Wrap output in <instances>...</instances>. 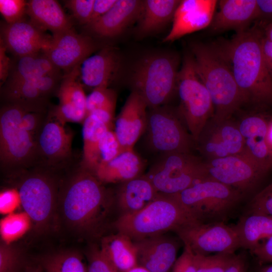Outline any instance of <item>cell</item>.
<instances>
[{
	"label": "cell",
	"mask_w": 272,
	"mask_h": 272,
	"mask_svg": "<svg viewBox=\"0 0 272 272\" xmlns=\"http://www.w3.org/2000/svg\"><path fill=\"white\" fill-rule=\"evenodd\" d=\"M120 64V58L114 49L103 48L81 63L80 79L82 84L93 90L108 87L118 75Z\"/></svg>",
	"instance_id": "cb8c5ba5"
},
{
	"label": "cell",
	"mask_w": 272,
	"mask_h": 272,
	"mask_svg": "<svg viewBox=\"0 0 272 272\" xmlns=\"http://www.w3.org/2000/svg\"><path fill=\"white\" fill-rule=\"evenodd\" d=\"M7 48L0 39V81L1 86L9 77L11 70V61L7 55Z\"/></svg>",
	"instance_id": "c3c4849f"
},
{
	"label": "cell",
	"mask_w": 272,
	"mask_h": 272,
	"mask_svg": "<svg viewBox=\"0 0 272 272\" xmlns=\"http://www.w3.org/2000/svg\"><path fill=\"white\" fill-rule=\"evenodd\" d=\"M81 168L64 187L60 199L61 212L72 229L94 236L101 230L114 197L95 175Z\"/></svg>",
	"instance_id": "7a4b0ae2"
},
{
	"label": "cell",
	"mask_w": 272,
	"mask_h": 272,
	"mask_svg": "<svg viewBox=\"0 0 272 272\" xmlns=\"http://www.w3.org/2000/svg\"><path fill=\"white\" fill-rule=\"evenodd\" d=\"M38 263L44 272H87L81 256L75 251H61L42 256Z\"/></svg>",
	"instance_id": "836d02e7"
},
{
	"label": "cell",
	"mask_w": 272,
	"mask_h": 272,
	"mask_svg": "<svg viewBox=\"0 0 272 272\" xmlns=\"http://www.w3.org/2000/svg\"><path fill=\"white\" fill-rule=\"evenodd\" d=\"M195 254L196 272H225L236 254L219 253L213 255Z\"/></svg>",
	"instance_id": "d590c367"
},
{
	"label": "cell",
	"mask_w": 272,
	"mask_h": 272,
	"mask_svg": "<svg viewBox=\"0 0 272 272\" xmlns=\"http://www.w3.org/2000/svg\"><path fill=\"white\" fill-rule=\"evenodd\" d=\"M181 1L147 0L144 1V9L139 30L142 34L155 32L172 18Z\"/></svg>",
	"instance_id": "1f68e13d"
},
{
	"label": "cell",
	"mask_w": 272,
	"mask_h": 272,
	"mask_svg": "<svg viewBox=\"0 0 272 272\" xmlns=\"http://www.w3.org/2000/svg\"><path fill=\"white\" fill-rule=\"evenodd\" d=\"M83 148L81 167L93 173L98 164V150L103 135L112 127L92 114L83 123Z\"/></svg>",
	"instance_id": "4dcf8cb0"
},
{
	"label": "cell",
	"mask_w": 272,
	"mask_h": 272,
	"mask_svg": "<svg viewBox=\"0 0 272 272\" xmlns=\"http://www.w3.org/2000/svg\"><path fill=\"white\" fill-rule=\"evenodd\" d=\"M180 100L179 112L194 142L213 117L214 108L205 86L198 76L192 55H186L177 77Z\"/></svg>",
	"instance_id": "ba28073f"
},
{
	"label": "cell",
	"mask_w": 272,
	"mask_h": 272,
	"mask_svg": "<svg viewBox=\"0 0 272 272\" xmlns=\"http://www.w3.org/2000/svg\"><path fill=\"white\" fill-rule=\"evenodd\" d=\"M187 130L179 111L165 105L149 109L145 131L149 148L154 152L190 153L194 140Z\"/></svg>",
	"instance_id": "8fae6325"
},
{
	"label": "cell",
	"mask_w": 272,
	"mask_h": 272,
	"mask_svg": "<svg viewBox=\"0 0 272 272\" xmlns=\"http://www.w3.org/2000/svg\"><path fill=\"white\" fill-rule=\"evenodd\" d=\"M246 212L272 217V182L254 195Z\"/></svg>",
	"instance_id": "ab89813d"
},
{
	"label": "cell",
	"mask_w": 272,
	"mask_h": 272,
	"mask_svg": "<svg viewBox=\"0 0 272 272\" xmlns=\"http://www.w3.org/2000/svg\"><path fill=\"white\" fill-rule=\"evenodd\" d=\"M256 272H272V264L259 267Z\"/></svg>",
	"instance_id": "11a10c76"
},
{
	"label": "cell",
	"mask_w": 272,
	"mask_h": 272,
	"mask_svg": "<svg viewBox=\"0 0 272 272\" xmlns=\"http://www.w3.org/2000/svg\"><path fill=\"white\" fill-rule=\"evenodd\" d=\"M144 166L143 160L132 149L100 164L93 174L102 183H121L142 175Z\"/></svg>",
	"instance_id": "484cf974"
},
{
	"label": "cell",
	"mask_w": 272,
	"mask_h": 272,
	"mask_svg": "<svg viewBox=\"0 0 272 272\" xmlns=\"http://www.w3.org/2000/svg\"><path fill=\"white\" fill-rule=\"evenodd\" d=\"M158 192L146 175L120 183L116 202L121 215L138 212L152 202Z\"/></svg>",
	"instance_id": "4316f807"
},
{
	"label": "cell",
	"mask_w": 272,
	"mask_h": 272,
	"mask_svg": "<svg viewBox=\"0 0 272 272\" xmlns=\"http://www.w3.org/2000/svg\"><path fill=\"white\" fill-rule=\"evenodd\" d=\"M27 110L39 111L28 106L12 103L1 109V168L12 174H21L39 164L37 138L21 123L23 114Z\"/></svg>",
	"instance_id": "5b68a950"
},
{
	"label": "cell",
	"mask_w": 272,
	"mask_h": 272,
	"mask_svg": "<svg viewBox=\"0 0 272 272\" xmlns=\"http://www.w3.org/2000/svg\"><path fill=\"white\" fill-rule=\"evenodd\" d=\"M209 178L231 186L242 193L255 190L268 173L242 152L205 162Z\"/></svg>",
	"instance_id": "7c38bea8"
},
{
	"label": "cell",
	"mask_w": 272,
	"mask_h": 272,
	"mask_svg": "<svg viewBox=\"0 0 272 272\" xmlns=\"http://www.w3.org/2000/svg\"><path fill=\"white\" fill-rule=\"evenodd\" d=\"M126 272H151L146 268L139 265L133 267Z\"/></svg>",
	"instance_id": "db71d44e"
},
{
	"label": "cell",
	"mask_w": 272,
	"mask_h": 272,
	"mask_svg": "<svg viewBox=\"0 0 272 272\" xmlns=\"http://www.w3.org/2000/svg\"><path fill=\"white\" fill-rule=\"evenodd\" d=\"M99 247L106 258L119 272H126L138 265L134 242L125 234L117 232L102 237Z\"/></svg>",
	"instance_id": "f546056e"
},
{
	"label": "cell",
	"mask_w": 272,
	"mask_h": 272,
	"mask_svg": "<svg viewBox=\"0 0 272 272\" xmlns=\"http://www.w3.org/2000/svg\"><path fill=\"white\" fill-rule=\"evenodd\" d=\"M225 272H246V262L244 255L241 253L236 254Z\"/></svg>",
	"instance_id": "816d5d0a"
},
{
	"label": "cell",
	"mask_w": 272,
	"mask_h": 272,
	"mask_svg": "<svg viewBox=\"0 0 272 272\" xmlns=\"http://www.w3.org/2000/svg\"><path fill=\"white\" fill-rule=\"evenodd\" d=\"M116 100L115 92L108 87L93 89L86 98L87 115L99 109L115 110Z\"/></svg>",
	"instance_id": "8d00e7d4"
},
{
	"label": "cell",
	"mask_w": 272,
	"mask_h": 272,
	"mask_svg": "<svg viewBox=\"0 0 272 272\" xmlns=\"http://www.w3.org/2000/svg\"><path fill=\"white\" fill-rule=\"evenodd\" d=\"M80 65L63 77L57 91L59 104L49 112L63 125L67 122L83 123L87 116V96L79 80Z\"/></svg>",
	"instance_id": "e0dca14e"
},
{
	"label": "cell",
	"mask_w": 272,
	"mask_h": 272,
	"mask_svg": "<svg viewBox=\"0 0 272 272\" xmlns=\"http://www.w3.org/2000/svg\"><path fill=\"white\" fill-rule=\"evenodd\" d=\"M87 272H119L106 258L99 246H92L87 252Z\"/></svg>",
	"instance_id": "b9f144b4"
},
{
	"label": "cell",
	"mask_w": 272,
	"mask_h": 272,
	"mask_svg": "<svg viewBox=\"0 0 272 272\" xmlns=\"http://www.w3.org/2000/svg\"><path fill=\"white\" fill-rule=\"evenodd\" d=\"M21 272H44L41 266L37 264H26Z\"/></svg>",
	"instance_id": "f5cc1de1"
},
{
	"label": "cell",
	"mask_w": 272,
	"mask_h": 272,
	"mask_svg": "<svg viewBox=\"0 0 272 272\" xmlns=\"http://www.w3.org/2000/svg\"><path fill=\"white\" fill-rule=\"evenodd\" d=\"M27 3L24 0H0V12L8 24L23 20Z\"/></svg>",
	"instance_id": "60d3db41"
},
{
	"label": "cell",
	"mask_w": 272,
	"mask_h": 272,
	"mask_svg": "<svg viewBox=\"0 0 272 272\" xmlns=\"http://www.w3.org/2000/svg\"><path fill=\"white\" fill-rule=\"evenodd\" d=\"M177 61L167 54H154L141 60L132 76L133 91L149 109L165 105L177 89Z\"/></svg>",
	"instance_id": "52a82bcc"
},
{
	"label": "cell",
	"mask_w": 272,
	"mask_h": 272,
	"mask_svg": "<svg viewBox=\"0 0 272 272\" xmlns=\"http://www.w3.org/2000/svg\"><path fill=\"white\" fill-rule=\"evenodd\" d=\"M195 221H198L173 195L159 193L141 210L120 215L113 225L117 232L134 241L169 231L175 232Z\"/></svg>",
	"instance_id": "277c9868"
},
{
	"label": "cell",
	"mask_w": 272,
	"mask_h": 272,
	"mask_svg": "<svg viewBox=\"0 0 272 272\" xmlns=\"http://www.w3.org/2000/svg\"><path fill=\"white\" fill-rule=\"evenodd\" d=\"M9 80H34L43 76L58 74L55 66L43 52L18 57Z\"/></svg>",
	"instance_id": "d6a6232c"
},
{
	"label": "cell",
	"mask_w": 272,
	"mask_h": 272,
	"mask_svg": "<svg viewBox=\"0 0 272 272\" xmlns=\"http://www.w3.org/2000/svg\"><path fill=\"white\" fill-rule=\"evenodd\" d=\"M233 228L240 248L251 252L272 236V217L245 212Z\"/></svg>",
	"instance_id": "f1b7e54d"
},
{
	"label": "cell",
	"mask_w": 272,
	"mask_h": 272,
	"mask_svg": "<svg viewBox=\"0 0 272 272\" xmlns=\"http://www.w3.org/2000/svg\"><path fill=\"white\" fill-rule=\"evenodd\" d=\"M173 195L203 223H225L233 217L244 197L237 189L209 178Z\"/></svg>",
	"instance_id": "8992f818"
},
{
	"label": "cell",
	"mask_w": 272,
	"mask_h": 272,
	"mask_svg": "<svg viewBox=\"0 0 272 272\" xmlns=\"http://www.w3.org/2000/svg\"><path fill=\"white\" fill-rule=\"evenodd\" d=\"M159 193L174 195L208 178L205 162L190 153L160 157L145 174Z\"/></svg>",
	"instance_id": "9c48e42d"
},
{
	"label": "cell",
	"mask_w": 272,
	"mask_h": 272,
	"mask_svg": "<svg viewBox=\"0 0 272 272\" xmlns=\"http://www.w3.org/2000/svg\"><path fill=\"white\" fill-rule=\"evenodd\" d=\"M26 265L20 250L11 244L1 243L0 272H21Z\"/></svg>",
	"instance_id": "74e56055"
},
{
	"label": "cell",
	"mask_w": 272,
	"mask_h": 272,
	"mask_svg": "<svg viewBox=\"0 0 272 272\" xmlns=\"http://www.w3.org/2000/svg\"><path fill=\"white\" fill-rule=\"evenodd\" d=\"M200 152L208 159L241 153L244 141L238 125L229 119H211L195 142Z\"/></svg>",
	"instance_id": "5bb4252c"
},
{
	"label": "cell",
	"mask_w": 272,
	"mask_h": 272,
	"mask_svg": "<svg viewBox=\"0 0 272 272\" xmlns=\"http://www.w3.org/2000/svg\"><path fill=\"white\" fill-rule=\"evenodd\" d=\"M124 151L114 131L112 129L107 130L103 135L99 143L98 166L101 163L112 160Z\"/></svg>",
	"instance_id": "f35d334b"
},
{
	"label": "cell",
	"mask_w": 272,
	"mask_h": 272,
	"mask_svg": "<svg viewBox=\"0 0 272 272\" xmlns=\"http://www.w3.org/2000/svg\"><path fill=\"white\" fill-rule=\"evenodd\" d=\"M52 36L46 35L30 21L1 25V39L7 50L21 57L47 50Z\"/></svg>",
	"instance_id": "ac0fdd59"
},
{
	"label": "cell",
	"mask_w": 272,
	"mask_h": 272,
	"mask_svg": "<svg viewBox=\"0 0 272 272\" xmlns=\"http://www.w3.org/2000/svg\"><path fill=\"white\" fill-rule=\"evenodd\" d=\"M18 188L21 206L38 231H45L54 218L58 198L55 183L44 171L22 173Z\"/></svg>",
	"instance_id": "30bf717a"
},
{
	"label": "cell",
	"mask_w": 272,
	"mask_h": 272,
	"mask_svg": "<svg viewBox=\"0 0 272 272\" xmlns=\"http://www.w3.org/2000/svg\"><path fill=\"white\" fill-rule=\"evenodd\" d=\"M217 4L216 0L181 1L174 15L172 28L163 41H173L209 27Z\"/></svg>",
	"instance_id": "ffe728a7"
},
{
	"label": "cell",
	"mask_w": 272,
	"mask_h": 272,
	"mask_svg": "<svg viewBox=\"0 0 272 272\" xmlns=\"http://www.w3.org/2000/svg\"><path fill=\"white\" fill-rule=\"evenodd\" d=\"M261 47L266 67L272 78V42L267 39L264 34L261 41Z\"/></svg>",
	"instance_id": "f907efd6"
},
{
	"label": "cell",
	"mask_w": 272,
	"mask_h": 272,
	"mask_svg": "<svg viewBox=\"0 0 272 272\" xmlns=\"http://www.w3.org/2000/svg\"><path fill=\"white\" fill-rule=\"evenodd\" d=\"M171 272H196L195 254L188 247L184 246Z\"/></svg>",
	"instance_id": "f6af8a7d"
},
{
	"label": "cell",
	"mask_w": 272,
	"mask_h": 272,
	"mask_svg": "<svg viewBox=\"0 0 272 272\" xmlns=\"http://www.w3.org/2000/svg\"><path fill=\"white\" fill-rule=\"evenodd\" d=\"M244 141L243 152L268 172L272 170V147L268 141L269 122L262 115L251 114L238 124Z\"/></svg>",
	"instance_id": "7402d4cb"
},
{
	"label": "cell",
	"mask_w": 272,
	"mask_h": 272,
	"mask_svg": "<svg viewBox=\"0 0 272 272\" xmlns=\"http://www.w3.org/2000/svg\"><path fill=\"white\" fill-rule=\"evenodd\" d=\"M26 14L30 21L43 32L49 30L55 34L72 29L71 20L55 0L29 1Z\"/></svg>",
	"instance_id": "83f0119b"
},
{
	"label": "cell",
	"mask_w": 272,
	"mask_h": 272,
	"mask_svg": "<svg viewBox=\"0 0 272 272\" xmlns=\"http://www.w3.org/2000/svg\"><path fill=\"white\" fill-rule=\"evenodd\" d=\"M175 232L184 245L195 254H234L240 248L233 226L223 222L203 223L195 221L180 227Z\"/></svg>",
	"instance_id": "4fadbf2b"
},
{
	"label": "cell",
	"mask_w": 272,
	"mask_h": 272,
	"mask_svg": "<svg viewBox=\"0 0 272 272\" xmlns=\"http://www.w3.org/2000/svg\"><path fill=\"white\" fill-rule=\"evenodd\" d=\"M263 31L254 26L216 44L229 62L245 103L272 105V78L263 56Z\"/></svg>",
	"instance_id": "6da1fadb"
},
{
	"label": "cell",
	"mask_w": 272,
	"mask_h": 272,
	"mask_svg": "<svg viewBox=\"0 0 272 272\" xmlns=\"http://www.w3.org/2000/svg\"><path fill=\"white\" fill-rule=\"evenodd\" d=\"M95 0H69L65 5L82 24L87 25L91 19Z\"/></svg>",
	"instance_id": "7bdbcfd3"
},
{
	"label": "cell",
	"mask_w": 272,
	"mask_h": 272,
	"mask_svg": "<svg viewBox=\"0 0 272 272\" xmlns=\"http://www.w3.org/2000/svg\"><path fill=\"white\" fill-rule=\"evenodd\" d=\"M147 105L142 97L132 91L116 119L114 132L124 151L132 150L145 131Z\"/></svg>",
	"instance_id": "44dd1931"
},
{
	"label": "cell",
	"mask_w": 272,
	"mask_h": 272,
	"mask_svg": "<svg viewBox=\"0 0 272 272\" xmlns=\"http://www.w3.org/2000/svg\"><path fill=\"white\" fill-rule=\"evenodd\" d=\"M21 206L18 189L9 188L1 191L0 194V213L8 215L13 213Z\"/></svg>",
	"instance_id": "ee69618b"
},
{
	"label": "cell",
	"mask_w": 272,
	"mask_h": 272,
	"mask_svg": "<svg viewBox=\"0 0 272 272\" xmlns=\"http://www.w3.org/2000/svg\"><path fill=\"white\" fill-rule=\"evenodd\" d=\"M116 1L117 0H95L90 21L87 25L95 22L107 13Z\"/></svg>",
	"instance_id": "bcb514c9"
},
{
	"label": "cell",
	"mask_w": 272,
	"mask_h": 272,
	"mask_svg": "<svg viewBox=\"0 0 272 272\" xmlns=\"http://www.w3.org/2000/svg\"><path fill=\"white\" fill-rule=\"evenodd\" d=\"M73 134L50 112L37 138L39 164L48 168L57 166L71 156Z\"/></svg>",
	"instance_id": "2e32d148"
},
{
	"label": "cell",
	"mask_w": 272,
	"mask_h": 272,
	"mask_svg": "<svg viewBox=\"0 0 272 272\" xmlns=\"http://www.w3.org/2000/svg\"><path fill=\"white\" fill-rule=\"evenodd\" d=\"M218 3V11L209 26L212 33L231 30L242 32L258 19L256 0H221Z\"/></svg>",
	"instance_id": "603a6c76"
},
{
	"label": "cell",
	"mask_w": 272,
	"mask_h": 272,
	"mask_svg": "<svg viewBox=\"0 0 272 272\" xmlns=\"http://www.w3.org/2000/svg\"><path fill=\"white\" fill-rule=\"evenodd\" d=\"M138 265L151 272H171L177 259L178 241L164 234L133 241Z\"/></svg>",
	"instance_id": "d6986e66"
},
{
	"label": "cell",
	"mask_w": 272,
	"mask_h": 272,
	"mask_svg": "<svg viewBox=\"0 0 272 272\" xmlns=\"http://www.w3.org/2000/svg\"><path fill=\"white\" fill-rule=\"evenodd\" d=\"M32 226L31 219L24 211L6 215L0 222L2 242L11 244L23 236Z\"/></svg>",
	"instance_id": "e575fe53"
},
{
	"label": "cell",
	"mask_w": 272,
	"mask_h": 272,
	"mask_svg": "<svg viewBox=\"0 0 272 272\" xmlns=\"http://www.w3.org/2000/svg\"><path fill=\"white\" fill-rule=\"evenodd\" d=\"M258 16L257 19L272 22V0H256Z\"/></svg>",
	"instance_id": "681fc988"
},
{
	"label": "cell",
	"mask_w": 272,
	"mask_h": 272,
	"mask_svg": "<svg viewBox=\"0 0 272 272\" xmlns=\"http://www.w3.org/2000/svg\"><path fill=\"white\" fill-rule=\"evenodd\" d=\"M97 48L90 37L78 34L72 28L53 34L48 49L43 53L55 66L67 72L81 65Z\"/></svg>",
	"instance_id": "9a60e30c"
},
{
	"label": "cell",
	"mask_w": 272,
	"mask_h": 272,
	"mask_svg": "<svg viewBox=\"0 0 272 272\" xmlns=\"http://www.w3.org/2000/svg\"><path fill=\"white\" fill-rule=\"evenodd\" d=\"M190 48L196 71L211 98L212 119H229L245 101L229 62L216 44L193 42Z\"/></svg>",
	"instance_id": "3957f363"
},
{
	"label": "cell",
	"mask_w": 272,
	"mask_h": 272,
	"mask_svg": "<svg viewBox=\"0 0 272 272\" xmlns=\"http://www.w3.org/2000/svg\"><path fill=\"white\" fill-rule=\"evenodd\" d=\"M144 1L117 0L111 9L95 22L87 25L100 37H113L122 33L128 26L141 19Z\"/></svg>",
	"instance_id": "d4e9b609"
},
{
	"label": "cell",
	"mask_w": 272,
	"mask_h": 272,
	"mask_svg": "<svg viewBox=\"0 0 272 272\" xmlns=\"http://www.w3.org/2000/svg\"><path fill=\"white\" fill-rule=\"evenodd\" d=\"M251 253L261 263L272 262V236Z\"/></svg>",
	"instance_id": "7dc6e473"
}]
</instances>
